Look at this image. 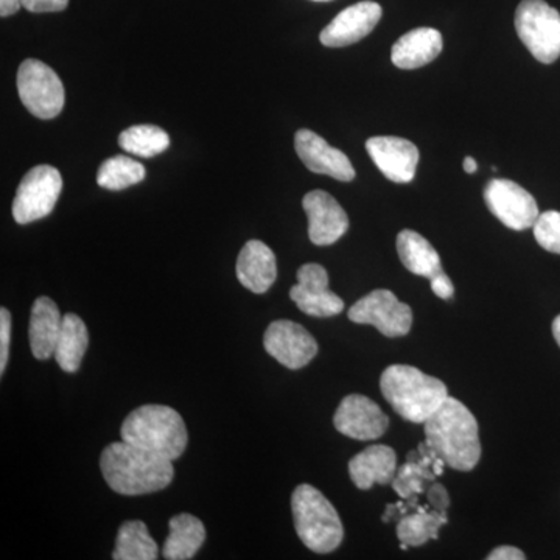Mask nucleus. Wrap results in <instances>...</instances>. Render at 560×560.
<instances>
[{"instance_id":"nucleus-21","label":"nucleus","mask_w":560,"mask_h":560,"mask_svg":"<svg viewBox=\"0 0 560 560\" xmlns=\"http://www.w3.org/2000/svg\"><path fill=\"white\" fill-rule=\"evenodd\" d=\"M62 318L60 308L50 298L40 296L33 304L31 313V349L35 359L49 360L55 357L58 337H60Z\"/></svg>"},{"instance_id":"nucleus-12","label":"nucleus","mask_w":560,"mask_h":560,"mask_svg":"<svg viewBox=\"0 0 560 560\" xmlns=\"http://www.w3.org/2000/svg\"><path fill=\"white\" fill-rule=\"evenodd\" d=\"M298 308L313 318H330L345 311V302L329 290V275L318 264H305L298 270V283L290 290Z\"/></svg>"},{"instance_id":"nucleus-11","label":"nucleus","mask_w":560,"mask_h":560,"mask_svg":"<svg viewBox=\"0 0 560 560\" xmlns=\"http://www.w3.org/2000/svg\"><path fill=\"white\" fill-rule=\"evenodd\" d=\"M264 348L282 366L294 371L307 366L319 350L311 331L289 319L275 320L268 326Z\"/></svg>"},{"instance_id":"nucleus-15","label":"nucleus","mask_w":560,"mask_h":560,"mask_svg":"<svg viewBox=\"0 0 560 560\" xmlns=\"http://www.w3.org/2000/svg\"><path fill=\"white\" fill-rule=\"evenodd\" d=\"M366 150L378 171L393 183L407 184L415 179L420 154L410 140L375 136L368 139Z\"/></svg>"},{"instance_id":"nucleus-29","label":"nucleus","mask_w":560,"mask_h":560,"mask_svg":"<svg viewBox=\"0 0 560 560\" xmlns=\"http://www.w3.org/2000/svg\"><path fill=\"white\" fill-rule=\"evenodd\" d=\"M534 237L548 253L560 254V212L548 210L540 213L533 226Z\"/></svg>"},{"instance_id":"nucleus-37","label":"nucleus","mask_w":560,"mask_h":560,"mask_svg":"<svg viewBox=\"0 0 560 560\" xmlns=\"http://www.w3.org/2000/svg\"><path fill=\"white\" fill-rule=\"evenodd\" d=\"M552 335H555L556 342H558L560 348V315L552 323Z\"/></svg>"},{"instance_id":"nucleus-32","label":"nucleus","mask_w":560,"mask_h":560,"mask_svg":"<svg viewBox=\"0 0 560 560\" xmlns=\"http://www.w3.org/2000/svg\"><path fill=\"white\" fill-rule=\"evenodd\" d=\"M22 7L32 13H58L68 9L69 0H21Z\"/></svg>"},{"instance_id":"nucleus-8","label":"nucleus","mask_w":560,"mask_h":560,"mask_svg":"<svg viewBox=\"0 0 560 560\" xmlns=\"http://www.w3.org/2000/svg\"><path fill=\"white\" fill-rule=\"evenodd\" d=\"M62 190L61 173L51 165H36L22 178L13 201L18 224L46 219L57 206Z\"/></svg>"},{"instance_id":"nucleus-23","label":"nucleus","mask_w":560,"mask_h":560,"mask_svg":"<svg viewBox=\"0 0 560 560\" xmlns=\"http://www.w3.org/2000/svg\"><path fill=\"white\" fill-rule=\"evenodd\" d=\"M205 541L206 528L200 518L191 514L175 515L162 556L167 560L194 559Z\"/></svg>"},{"instance_id":"nucleus-24","label":"nucleus","mask_w":560,"mask_h":560,"mask_svg":"<svg viewBox=\"0 0 560 560\" xmlns=\"http://www.w3.org/2000/svg\"><path fill=\"white\" fill-rule=\"evenodd\" d=\"M447 522V512L431 510L430 504H419L415 511L401 515L397 521V537L408 547H422L429 540H436Z\"/></svg>"},{"instance_id":"nucleus-35","label":"nucleus","mask_w":560,"mask_h":560,"mask_svg":"<svg viewBox=\"0 0 560 560\" xmlns=\"http://www.w3.org/2000/svg\"><path fill=\"white\" fill-rule=\"evenodd\" d=\"M22 9L21 0H0V16L9 18Z\"/></svg>"},{"instance_id":"nucleus-14","label":"nucleus","mask_w":560,"mask_h":560,"mask_svg":"<svg viewBox=\"0 0 560 560\" xmlns=\"http://www.w3.org/2000/svg\"><path fill=\"white\" fill-rule=\"evenodd\" d=\"M302 208L307 213L308 237L315 245H334L349 230L348 213L327 191H308L302 200Z\"/></svg>"},{"instance_id":"nucleus-38","label":"nucleus","mask_w":560,"mask_h":560,"mask_svg":"<svg viewBox=\"0 0 560 560\" xmlns=\"http://www.w3.org/2000/svg\"><path fill=\"white\" fill-rule=\"evenodd\" d=\"M313 2H330V0H313Z\"/></svg>"},{"instance_id":"nucleus-16","label":"nucleus","mask_w":560,"mask_h":560,"mask_svg":"<svg viewBox=\"0 0 560 560\" xmlns=\"http://www.w3.org/2000/svg\"><path fill=\"white\" fill-rule=\"evenodd\" d=\"M382 14V7L372 0H363L355 5H350L320 32L319 40L323 46L331 49L352 46L366 38L377 27Z\"/></svg>"},{"instance_id":"nucleus-33","label":"nucleus","mask_w":560,"mask_h":560,"mask_svg":"<svg viewBox=\"0 0 560 560\" xmlns=\"http://www.w3.org/2000/svg\"><path fill=\"white\" fill-rule=\"evenodd\" d=\"M431 290L441 300H452L455 294V287H453L451 278L445 272H441L440 276L430 280Z\"/></svg>"},{"instance_id":"nucleus-6","label":"nucleus","mask_w":560,"mask_h":560,"mask_svg":"<svg viewBox=\"0 0 560 560\" xmlns=\"http://www.w3.org/2000/svg\"><path fill=\"white\" fill-rule=\"evenodd\" d=\"M515 31L537 61L552 65L560 57V13L545 0H522Z\"/></svg>"},{"instance_id":"nucleus-27","label":"nucleus","mask_w":560,"mask_h":560,"mask_svg":"<svg viewBox=\"0 0 560 560\" xmlns=\"http://www.w3.org/2000/svg\"><path fill=\"white\" fill-rule=\"evenodd\" d=\"M119 145L139 158H153L171 147V136L156 125H135L119 136Z\"/></svg>"},{"instance_id":"nucleus-34","label":"nucleus","mask_w":560,"mask_h":560,"mask_svg":"<svg viewBox=\"0 0 560 560\" xmlns=\"http://www.w3.org/2000/svg\"><path fill=\"white\" fill-rule=\"evenodd\" d=\"M526 556L523 555L518 548L511 547V545H503V547L495 548L488 556V560H523Z\"/></svg>"},{"instance_id":"nucleus-26","label":"nucleus","mask_w":560,"mask_h":560,"mask_svg":"<svg viewBox=\"0 0 560 560\" xmlns=\"http://www.w3.org/2000/svg\"><path fill=\"white\" fill-rule=\"evenodd\" d=\"M160 558V550L150 536L145 523L140 521L125 522L117 533L114 560H154Z\"/></svg>"},{"instance_id":"nucleus-10","label":"nucleus","mask_w":560,"mask_h":560,"mask_svg":"<svg viewBox=\"0 0 560 560\" xmlns=\"http://www.w3.org/2000/svg\"><path fill=\"white\" fill-rule=\"evenodd\" d=\"M490 212L512 231H526L539 219V206L528 190L510 179H490L485 187Z\"/></svg>"},{"instance_id":"nucleus-13","label":"nucleus","mask_w":560,"mask_h":560,"mask_svg":"<svg viewBox=\"0 0 560 560\" xmlns=\"http://www.w3.org/2000/svg\"><path fill=\"white\" fill-rule=\"evenodd\" d=\"M334 425L350 440L375 441L388 430L389 418L370 397L350 394L335 412Z\"/></svg>"},{"instance_id":"nucleus-18","label":"nucleus","mask_w":560,"mask_h":560,"mask_svg":"<svg viewBox=\"0 0 560 560\" xmlns=\"http://www.w3.org/2000/svg\"><path fill=\"white\" fill-rule=\"evenodd\" d=\"M235 271L245 289L264 294L278 279V261L270 246L260 241H249L238 254Z\"/></svg>"},{"instance_id":"nucleus-9","label":"nucleus","mask_w":560,"mask_h":560,"mask_svg":"<svg viewBox=\"0 0 560 560\" xmlns=\"http://www.w3.org/2000/svg\"><path fill=\"white\" fill-rule=\"evenodd\" d=\"M349 319L357 324H370L388 338L410 334L412 311L410 305L397 300L389 290H374L350 307Z\"/></svg>"},{"instance_id":"nucleus-7","label":"nucleus","mask_w":560,"mask_h":560,"mask_svg":"<svg viewBox=\"0 0 560 560\" xmlns=\"http://www.w3.org/2000/svg\"><path fill=\"white\" fill-rule=\"evenodd\" d=\"M18 92L32 116L50 120L65 108V84L54 69L39 60H25L18 70Z\"/></svg>"},{"instance_id":"nucleus-19","label":"nucleus","mask_w":560,"mask_h":560,"mask_svg":"<svg viewBox=\"0 0 560 560\" xmlns=\"http://www.w3.org/2000/svg\"><path fill=\"white\" fill-rule=\"evenodd\" d=\"M397 469L396 452L388 445H370L349 463L350 480L360 490H370L374 485H393Z\"/></svg>"},{"instance_id":"nucleus-22","label":"nucleus","mask_w":560,"mask_h":560,"mask_svg":"<svg viewBox=\"0 0 560 560\" xmlns=\"http://www.w3.org/2000/svg\"><path fill=\"white\" fill-rule=\"evenodd\" d=\"M397 253L404 267L420 278L431 280L444 272L440 254L419 232L401 231L397 235Z\"/></svg>"},{"instance_id":"nucleus-5","label":"nucleus","mask_w":560,"mask_h":560,"mask_svg":"<svg viewBox=\"0 0 560 560\" xmlns=\"http://www.w3.org/2000/svg\"><path fill=\"white\" fill-rule=\"evenodd\" d=\"M294 528L302 544L318 555L340 547L345 528L340 515L323 492L311 485H301L291 495Z\"/></svg>"},{"instance_id":"nucleus-2","label":"nucleus","mask_w":560,"mask_h":560,"mask_svg":"<svg viewBox=\"0 0 560 560\" xmlns=\"http://www.w3.org/2000/svg\"><path fill=\"white\" fill-rule=\"evenodd\" d=\"M423 425L427 444L452 469L470 471L480 463L481 442L477 419L469 408L455 397L448 396L440 410Z\"/></svg>"},{"instance_id":"nucleus-17","label":"nucleus","mask_w":560,"mask_h":560,"mask_svg":"<svg viewBox=\"0 0 560 560\" xmlns=\"http://www.w3.org/2000/svg\"><path fill=\"white\" fill-rule=\"evenodd\" d=\"M294 149L305 167L318 175L350 183L355 179V168L341 150L329 145L320 136L311 130H300L294 136Z\"/></svg>"},{"instance_id":"nucleus-28","label":"nucleus","mask_w":560,"mask_h":560,"mask_svg":"<svg viewBox=\"0 0 560 560\" xmlns=\"http://www.w3.org/2000/svg\"><path fill=\"white\" fill-rule=\"evenodd\" d=\"M145 167L128 156H114L98 168L97 184L106 190H124L145 179Z\"/></svg>"},{"instance_id":"nucleus-1","label":"nucleus","mask_w":560,"mask_h":560,"mask_svg":"<svg viewBox=\"0 0 560 560\" xmlns=\"http://www.w3.org/2000/svg\"><path fill=\"white\" fill-rule=\"evenodd\" d=\"M173 460L130 442H113L102 453L101 469L106 485L120 495H147L172 485Z\"/></svg>"},{"instance_id":"nucleus-36","label":"nucleus","mask_w":560,"mask_h":560,"mask_svg":"<svg viewBox=\"0 0 560 560\" xmlns=\"http://www.w3.org/2000/svg\"><path fill=\"white\" fill-rule=\"evenodd\" d=\"M477 171V161H475L471 156L464 158V172L469 173V175H474V173Z\"/></svg>"},{"instance_id":"nucleus-30","label":"nucleus","mask_w":560,"mask_h":560,"mask_svg":"<svg viewBox=\"0 0 560 560\" xmlns=\"http://www.w3.org/2000/svg\"><path fill=\"white\" fill-rule=\"evenodd\" d=\"M11 315L5 307L0 308V374L7 370L10 355Z\"/></svg>"},{"instance_id":"nucleus-31","label":"nucleus","mask_w":560,"mask_h":560,"mask_svg":"<svg viewBox=\"0 0 560 560\" xmlns=\"http://www.w3.org/2000/svg\"><path fill=\"white\" fill-rule=\"evenodd\" d=\"M427 500H429L431 510L447 512L451 506V497H448L447 489L440 482L433 481L427 489Z\"/></svg>"},{"instance_id":"nucleus-3","label":"nucleus","mask_w":560,"mask_h":560,"mask_svg":"<svg viewBox=\"0 0 560 560\" xmlns=\"http://www.w3.org/2000/svg\"><path fill=\"white\" fill-rule=\"evenodd\" d=\"M381 389L394 411L412 423H425L448 399L444 382L408 364L386 368L381 377Z\"/></svg>"},{"instance_id":"nucleus-25","label":"nucleus","mask_w":560,"mask_h":560,"mask_svg":"<svg viewBox=\"0 0 560 560\" xmlns=\"http://www.w3.org/2000/svg\"><path fill=\"white\" fill-rule=\"evenodd\" d=\"M88 346H90V334L84 320L75 313L65 315L57 349H55V359L61 370L69 374L79 371Z\"/></svg>"},{"instance_id":"nucleus-20","label":"nucleus","mask_w":560,"mask_h":560,"mask_svg":"<svg viewBox=\"0 0 560 560\" xmlns=\"http://www.w3.org/2000/svg\"><path fill=\"white\" fill-rule=\"evenodd\" d=\"M444 47L441 32L419 27L405 33L390 50V61L399 69H419L440 57Z\"/></svg>"},{"instance_id":"nucleus-4","label":"nucleus","mask_w":560,"mask_h":560,"mask_svg":"<svg viewBox=\"0 0 560 560\" xmlns=\"http://www.w3.org/2000/svg\"><path fill=\"white\" fill-rule=\"evenodd\" d=\"M121 441L156 453L164 458L178 459L187 448L189 434L178 411L165 405H142L121 423Z\"/></svg>"}]
</instances>
